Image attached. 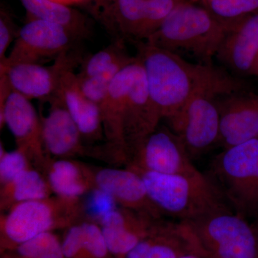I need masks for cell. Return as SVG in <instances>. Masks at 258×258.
<instances>
[{
  "label": "cell",
  "mask_w": 258,
  "mask_h": 258,
  "mask_svg": "<svg viewBox=\"0 0 258 258\" xmlns=\"http://www.w3.org/2000/svg\"><path fill=\"white\" fill-rule=\"evenodd\" d=\"M221 94L217 91L198 93L165 120L192 161L218 147L220 117L217 97Z\"/></svg>",
  "instance_id": "obj_7"
},
{
  "label": "cell",
  "mask_w": 258,
  "mask_h": 258,
  "mask_svg": "<svg viewBox=\"0 0 258 258\" xmlns=\"http://www.w3.org/2000/svg\"><path fill=\"white\" fill-rule=\"evenodd\" d=\"M256 76L258 77V64H257V72H256Z\"/></svg>",
  "instance_id": "obj_36"
},
{
  "label": "cell",
  "mask_w": 258,
  "mask_h": 258,
  "mask_svg": "<svg viewBox=\"0 0 258 258\" xmlns=\"http://www.w3.org/2000/svg\"><path fill=\"white\" fill-rule=\"evenodd\" d=\"M1 258L64 257L58 237L52 232H47L1 252Z\"/></svg>",
  "instance_id": "obj_25"
},
{
  "label": "cell",
  "mask_w": 258,
  "mask_h": 258,
  "mask_svg": "<svg viewBox=\"0 0 258 258\" xmlns=\"http://www.w3.org/2000/svg\"><path fill=\"white\" fill-rule=\"evenodd\" d=\"M113 0H95L94 3L91 7L95 6V5H101L107 4V3H111ZM90 7V8H91Z\"/></svg>",
  "instance_id": "obj_35"
},
{
  "label": "cell",
  "mask_w": 258,
  "mask_h": 258,
  "mask_svg": "<svg viewBox=\"0 0 258 258\" xmlns=\"http://www.w3.org/2000/svg\"><path fill=\"white\" fill-rule=\"evenodd\" d=\"M184 0H113L90 12L115 38L147 41Z\"/></svg>",
  "instance_id": "obj_6"
},
{
  "label": "cell",
  "mask_w": 258,
  "mask_h": 258,
  "mask_svg": "<svg viewBox=\"0 0 258 258\" xmlns=\"http://www.w3.org/2000/svg\"><path fill=\"white\" fill-rule=\"evenodd\" d=\"M195 3L226 23L258 12V0H195Z\"/></svg>",
  "instance_id": "obj_28"
},
{
  "label": "cell",
  "mask_w": 258,
  "mask_h": 258,
  "mask_svg": "<svg viewBox=\"0 0 258 258\" xmlns=\"http://www.w3.org/2000/svg\"><path fill=\"white\" fill-rule=\"evenodd\" d=\"M137 57L123 108V134L128 154L162 120L149 95L143 66Z\"/></svg>",
  "instance_id": "obj_14"
},
{
  "label": "cell",
  "mask_w": 258,
  "mask_h": 258,
  "mask_svg": "<svg viewBox=\"0 0 258 258\" xmlns=\"http://www.w3.org/2000/svg\"><path fill=\"white\" fill-rule=\"evenodd\" d=\"M59 92L62 95L64 105L79 127L82 137L99 138L103 129L101 108L83 92L74 70L64 73Z\"/></svg>",
  "instance_id": "obj_20"
},
{
  "label": "cell",
  "mask_w": 258,
  "mask_h": 258,
  "mask_svg": "<svg viewBox=\"0 0 258 258\" xmlns=\"http://www.w3.org/2000/svg\"><path fill=\"white\" fill-rule=\"evenodd\" d=\"M144 180L149 198L164 215L177 222L230 208L207 174H165L132 167ZM231 209V208H230Z\"/></svg>",
  "instance_id": "obj_3"
},
{
  "label": "cell",
  "mask_w": 258,
  "mask_h": 258,
  "mask_svg": "<svg viewBox=\"0 0 258 258\" xmlns=\"http://www.w3.org/2000/svg\"><path fill=\"white\" fill-rule=\"evenodd\" d=\"M134 45L144 67L149 95L161 119L172 116L203 91L226 93L249 88L244 79L234 77L221 66L189 62L147 41Z\"/></svg>",
  "instance_id": "obj_1"
},
{
  "label": "cell",
  "mask_w": 258,
  "mask_h": 258,
  "mask_svg": "<svg viewBox=\"0 0 258 258\" xmlns=\"http://www.w3.org/2000/svg\"><path fill=\"white\" fill-rule=\"evenodd\" d=\"M125 40L115 38L109 45L90 56L81 63L77 74L79 80L89 79L103 72L120 59L129 56L125 48Z\"/></svg>",
  "instance_id": "obj_27"
},
{
  "label": "cell",
  "mask_w": 258,
  "mask_h": 258,
  "mask_svg": "<svg viewBox=\"0 0 258 258\" xmlns=\"http://www.w3.org/2000/svg\"><path fill=\"white\" fill-rule=\"evenodd\" d=\"M136 59V56H128L120 59L103 72L89 78L79 80L80 86L84 94L91 101L100 106L108 92L113 80L128 64Z\"/></svg>",
  "instance_id": "obj_26"
},
{
  "label": "cell",
  "mask_w": 258,
  "mask_h": 258,
  "mask_svg": "<svg viewBox=\"0 0 258 258\" xmlns=\"http://www.w3.org/2000/svg\"><path fill=\"white\" fill-rule=\"evenodd\" d=\"M81 40L63 27L38 19H30L20 29L18 37L0 66L18 63H38L55 60L64 52L74 50Z\"/></svg>",
  "instance_id": "obj_8"
},
{
  "label": "cell",
  "mask_w": 258,
  "mask_h": 258,
  "mask_svg": "<svg viewBox=\"0 0 258 258\" xmlns=\"http://www.w3.org/2000/svg\"><path fill=\"white\" fill-rule=\"evenodd\" d=\"M116 203L112 195L97 187L88 196L86 210L90 216L100 222L107 214L116 210Z\"/></svg>",
  "instance_id": "obj_30"
},
{
  "label": "cell",
  "mask_w": 258,
  "mask_h": 258,
  "mask_svg": "<svg viewBox=\"0 0 258 258\" xmlns=\"http://www.w3.org/2000/svg\"><path fill=\"white\" fill-rule=\"evenodd\" d=\"M181 222L212 258H258V225L230 208Z\"/></svg>",
  "instance_id": "obj_5"
},
{
  "label": "cell",
  "mask_w": 258,
  "mask_h": 258,
  "mask_svg": "<svg viewBox=\"0 0 258 258\" xmlns=\"http://www.w3.org/2000/svg\"><path fill=\"white\" fill-rule=\"evenodd\" d=\"M230 25L202 5L184 0L147 42L186 60L212 64Z\"/></svg>",
  "instance_id": "obj_2"
},
{
  "label": "cell",
  "mask_w": 258,
  "mask_h": 258,
  "mask_svg": "<svg viewBox=\"0 0 258 258\" xmlns=\"http://www.w3.org/2000/svg\"><path fill=\"white\" fill-rule=\"evenodd\" d=\"M0 123L6 124L14 136L19 149L27 154L41 157L42 121L30 100L15 91H12L0 110Z\"/></svg>",
  "instance_id": "obj_17"
},
{
  "label": "cell",
  "mask_w": 258,
  "mask_h": 258,
  "mask_svg": "<svg viewBox=\"0 0 258 258\" xmlns=\"http://www.w3.org/2000/svg\"><path fill=\"white\" fill-rule=\"evenodd\" d=\"M162 221L127 209H116L103 217L100 224L110 252L115 258H122Z\"/></svg>",
  "instance_id": "obj_15"
},
{
  "label": "cell",
  "mask_w": 258,
  "mask_h": 258,
  "mask_svg": "<svg viewBox=\"0 0 258 258\" xmlns=\"http://www.w3.org/2000/svg\"><path fill=\"white\" fill-rule=\"evenodd\" d=\"M64 258H82L83 229L81 225L71 226L62 242Z\"/></svg>",
  "instance_id": "obj_31"
},
{
  "label": "cell",
  "mask_w": 258,
  "mask_h": 258,
  "mask_svg": "<svg viewBox=\"0 0 258 258\" xmlns=\"http://www.w3.org/2000/svg\"><path fill=\"white\" fill-rule=\"evenodd\" d=\"M220 111L218 147H233L258 137V94L249 88L217 97Z\"/></svg>",
  "instance_id": "obj_12"
},
{
  "label": "cell",
  "mask_w": 258,
  "mask_h": 258,
  "mask_svg": "<svg viewBox=\"0 0 258 258\" xmlns=\"http://www.w3.org/2000/svg\"><path fill=\"white\" fill-rule=\"evenodd\" d=\"M30 19H38L63 27L80 40L93 35L91 20L72 7L52 0H20Z\"/></svg>",
  "instance_id": "obj_22"
},
{
  "label": "cell",
  "mask_w": 258,
  "mask_h": 258,
  "mask_svg": "<svg viewBox=\"0 0 258 258\" xmlns=\"http://www.w3.org/2000/svg\"><path fill=\"white\" fill-rule=\"evenodd\" d=\"M20 29L15 27L11 17L1 10L0 13V63L6 60L8 49L14 40H16Z\"/></svg>",
  "instance_id": "obj_32"
},
{
  "label": "cell",
  "mask_w": 258,
  "mask_h": 258,
  "mask_svg": "<svg viewBox=\"0 0 258 258\" xmlns=\"http://www.w3.org/2000/svg\"><path fill=\"white\" fill-rule=\"evenodd\" d=\"M50 111L42 118L44 147L57 157L71 155L82 150V135L64 105L60 92L47 100Z\"/></svg>",
  "instance_id": "obj_18"
},
{
  "label": "cell",
  "mask_w": 258,
  "mask_h": 258,
  "mask_svg": "<svg viewBox=\"0 0 258 258\" xmlns=\"http://www.w3.org/2000/svg\"><path fill=\"white\" fill-rule=\"evenodd\" d=\"M190 1L193 2V3H195V0H190Z\"/></svg>",
  "instance_id": "obj_37"
},
{
  "label": "cell",
  "mask_w": 258,
  "mask_h": 258,
  "mask_svg": "<svg viewBox=\"0 0 258 258\" xmlns=\"http://www.w3.org/2000/svg\"><path fill=\"white\" fill-rule=\"evenodd\" d=\"M59 205L47 199L15 204L1 222V252L45 232L69 226L71 222L58 216Z\"/></svg>",
  "instance_id": "obj_11"
},
{
  "label": "cell",
  "mask_w": 258,
  "mask_h": 258,
  "mask_svg": "<svg viewBox=\"0 0 258 258\" xmlns=\"http://www.w3.org/2000/svg\"><path fill=\"white\" fill-rule=\"evenodd\" d=\"M28 169V154L23 149H18L10 152L3 150V153L1 152L0 178L2 184H8L20 173Z\"/></svg>",
  "instance_id": "obj_29"
},
{
  "label": "cell",
  "mask_w": 258,
  "mask_h": 258,
  "mask_svg": "<svg viewBox=\"0 0 258 258\" xmlns=\"http://www.w3.org/2000/svg\"><path fill=\"white\" fill-rule=\"evenodd\" d=\"M83 60L79 50L64 52L50 66L18 63L0 66V74L8 78L12 90L29 100H48L58 92L66 71L74 70Z\"/></svg>",
  "instance_id": "obj_10"
},
{
  "label": "cell",
  "mask_w": 258,
  "mask_h": 258,
  "mask_svg": "<svg viewBox=\"0 0 258 258\" xmlns=\"http://www.w3.org/2000/svg\"><path fill=\"white\" fill-rule=\"evenodd\" d=\"M196 244L184 222L163 220L122 258H179Z\"/></svg>",
  "instance_id": "obj_19"
},
{
  "label": "cell",
  "mask_w": 258,
  "mask_h": 258,
  "mask_svg": "<svg viewBox=\"0 0 258 258\" xmlns=\"http://www.w3.org/2000/svg\"><path fill=\"white\" fill-rule=\"evenodd\" d=\"M94 180L97 187L112 195L123 208L156 219L163 216L149 199L142 176L132 168L101 169Z\"/></svg>",
  "instance_id": "obj_16"
},
{
  "label": "cell",
  "mask_w": 258,
  "mask_h": 258,
  "mask_svg": "<svg viewBox=\"0 0 258 258\" xmlns=\"http://www.w3.org/2000/svg\"><path fill=\"white\" fill-rule=\"evenodd\" d=\"M136 60L137 56L135 60L115 77L106 96L100 105L103 130L107 139L123 154H127L123 134V108Z\"/></svg>",
  "instance_id": "obj_21"
},
{
  "label": "cell",
  "mask_w": 258,
  "mask_h": 258,
  "mask_svg": "<svg viewBox=\"0 0 258 258\" xmlns=\"http://www.w3.org/2000/svg\"><path fill=\"white\" fill-rule=\"evenodd\" d=\"M132 167L165 174L199 172L182 142L167 125L158 127L132 149Z\"/></svg>",
  "instance_id": "obj_9"
},
{
  "label": "cell",
  "mask_w": 258,
  "mask_h": 258,
  "mask_svg": "<svg viewBox=\"0 0 258 258\" xmlns=\"http://www.w3.org/2000/svg\"><path fill=\"white\" fill-rule=\"evenodd\" d=\"M49 186L61 198L76 200L89 189V178L76 163L67 160L55 161L51 166Z\"/></svg>",
  "instance_id": "obj_23"
},
{
  "label": "cell",
  "mask_w": 258,
  "mask_h": 258,
  "mask_svg": "<svg viewBox=\"0 0 258 258\" xmlns=\"http://www.w3.org/2000/svg\"><path fill=\"white\" fill-rule=\"evenodd\" d=\"M207 175L232 211L249 221L258 220V137L222 149Z\"/></svg>",
  "instance_id": "obj_4"
},
{
  "label": "cell",
  "mask_w": 258,
  "mask_h": 258,
  "mask_svg": "<svg viewBox=\"0 0 258 258\" xmlns=\"http://www.w3.org/2000/svg\"><path fill=\"white\" fill-rule=\"evenodd\" d=\"M3 195L15 204L46 200L49 186L37 171L28 169L4 185Z\"/></svg>",
  "instance_id": "obj_24"
},
{
  "label": "cell",
  "mask_w": 258,
  "mask_h": 258,
  "mask_svg": "<svg viewBox=\"0 0 258 258\" xmlns=\"http://www.w3.org/2000/svg\"><path fill=\"white\" fill-rule=\"evenodd\" d=\"M234 77L256 76L258 64V12L230 22L215 56Z\"/></svg>",
  "instance_id": "obj_13"
},
{
  "label": "cell",
  "mask_w": 258,
  "mask_h": 258,
  "mask_svg": "<svg viewBox=\"0 0 258 258\" xmlns=\"http://www.w3.org/2000/svg\"><path fill=\"white\" fill-rule=\"evenodd\" d=\"M55 3H60L68 6H86L90 8L94 3L95 0H52Z\"/></svg>",
  "instance_id": "obj_34"
},
{
  "label": "cell",
  "mask_w": 258,
  "mask_h": 258,
  "mask_svg": "<svg viewBox=\"0 0 258 258\" xmlns=\"http://www.w3.org/2000/svg\"><path fill=\"white\" fill-rule=\"evenodd\" d=\"M255 223L258 225V220H257V221H256Z\"/></svg>",
  "instance_id": "obj_38"
},
{
  "label": "cell",
  "mask_w": 258,
  "mask_h": 258,
  "mask_svg": "<svg viewBox=\"0 0 258 258\" xmlns=\"http://www.w3.org/2000/svg\"><path fill=\"white\" fill-rule=\"evenodd\" d=\"M179 258H212L211 256L209 255L206 252L203 250L198 244L189 249L187 252H185L184 254Z\"/></svg>",
  "instance_id": "obj_33"
}]
</instances>
